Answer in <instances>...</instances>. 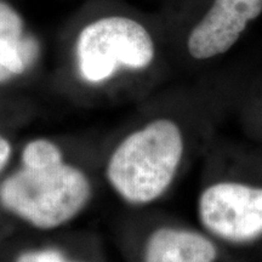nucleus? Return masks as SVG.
Segmentation results:
<instances>
[{"label":"nucleus","instance_id":"7","mask_svg":"<svg viewBox=\"0 0 262 262\" xmlns=\"http://www.w3.org/2000/svg\"><path fill=\"white\" fill-rule=\"evenodd\" d=\"M217 254L215 242L205 232L163 224L143 235L140 262H215Z\"/></svg>","mask_w":262,"mask_h":262},{"label":"nucleus","instance_id":"6","mask_svg":"<svg viewBox=\"0 0 262 262\" xmlns=\"http://www.w3.org/2000/svg\"><path fill=\"white\" fill-rule=\"evenodd\" d=\"M48 48L14 0H0V97L29 96L44 77Z\"/></svg>","mask_w":262,"mask_h":262},{"label":"nucleus","instance_id":"2","mask_svg":"<svg viewBox=\"0 0 262 262\" xmlns=\"http://www.w3.org/2000/svg\"><path fill=\"white\" fill-rule=\"evenodd\" d=\"M96 170L78 139L22 137L0 180V243L70 231L96 201Z\"/></svg>","mask_w":262,"mask_h":262},{"label":"nucleus","instance_id":"8","mask_svg":"<svg viewBox=\"0 0 262 262\" xmlns=\"http://www.w3.org/2000/svg\"><path fill=\"white\" fill-rule=\"evenodd\" d=\"M0 244L9 248L5 251L4 262H95L85 238L68 231L21 235Z\"/></svg>","mask_w":262,"mask_h":262},{"label":"nucleus","instance_id":"3","mask_svg":"<svg viewBox=\"0 0 262 262\" xmlns=\"http://www.w3.org/2000/svg\"><path fill=\"white\" fill-rule=\"evenodd\" d=\"M186 137L175 118L156 114L114 141L100 164V175L124 205L147 208L166 195L178 179Z\"/></svg>","mask_w":262,"mask_h":262},{"label":"nucleus","instance_id":"9","mask_svg":"<svg viewBox=\"0 0 262 262\" xmlns=\"http://www.w3.org/2000/svg\"><path fill=\"white\" fill-rule=\"evenodd\" d=\"M32 112L31 96L0 97V180L11 164Z\"/></svg>","mask_w":262,"mask_h":262},{"label":"nucleus","instance_id":"4","mask_svg":"<svg viewBox=\"0 0 262 262\" xmlns=\"http://www.w3.org/2000/svg\"><path fill=\"white\" fill-rule=\"evenodd\" d=\"M168 34H178L189 60H217L262 17V0H187L175 14L160 16Z\"/></svg>","mask_w":262,"mask_h":262},{"label":"nucleus","instance_id":"5","mask_svg":"<svg viewBox=\"0 0 262 262\" xmlns=\"http://www.w3.org/2000/svg\"><path fill=\"white\" fill-rule=\"evenodd\" d=\"M196 217L206 234L229 244L262 239V185L217 180L201 192Z\"/></svg>","mask_w":262,"mask_h":262},{"label":"nucleus","instance_id":"1","mask_svg":"<svg viewBox=\"0 0 262 262\" xmlns=\"http://www.w3.org/2000/svg\"><path fill=\"white\" fill-rule=\"evenodd\" d=\"M168 39L160 15L120 0H88L58 37L52 86L85 106L139 93L159 74Z\"/></svg>","mask_w":262,"mask_h":262}]
</instances>
